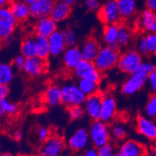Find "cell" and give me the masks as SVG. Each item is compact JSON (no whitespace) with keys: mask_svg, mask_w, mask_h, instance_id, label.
Returning <instances> with one entry per match:
<instances>
[{"mask_svg":"<svg viewBox=\"0 0 156 156\" xmlns=\"http://www.w3.org/2000/svg\"><path fill=\"white\" fill-rule=\"evenodd\" d=\"M80 48L83 59L94 62L101 48V46L97 39L93 37H90L83 42Z\"/></svg>","mask_w":156,"mask_h":156,"instance_id":"cell-22","label":"cell"},{"mask_svg":"<svg viewBox=\"0 0 156 156\" xmlns=\"http://www.w3.org/2000/svg\"><path fill=\"white\" fill-rule=\"evenodd\" d=\"M48 40L51 56L57 57L62 55L67 48L64 39L63 31L62 30H55L53 34H51L48 37Z\"/></svg>","mask_w":156,"mask_h":156,"instance_id":"cell-16","label":"cell"},{"mask_svg":"<svg viewBox=\"0 0 156 156\" xmlns=\"http://www.w3.org/2000/svg\"><path fill=\"white\" fill-rule=\"evenodd\" d=\"M136 25L147 33H156V12L148 9H144L137 18Z\"/></svg>","mask_w":156,"mask_h":156,"instance_id":"cell-17","label":"cell"},{"mask_svg":"<svg viewBox=\"0 0 156 156\" xmlns=\"http://www.w3.org/2000/svg\"><path fill=\"white\" fill-rule=\"evenodd\" d=\"M83 156H98V148L93 147H88V148L85 149L83 151Z\"/></svg>","mask_w":156,"mask_h":156,"instance_id":"cell-47","label":"cell"},{"mask_svg":"<svg viewBox=\"0 0 156 156\" xmlns=\"http://www.w3.org/2000/svg\"><path fill=\"white\" fill-rule=\"evenodd\" d=\"M26 59L27 58H25L22 54L17 55L12 59V66H13L14 69H18V70H23V66L25 65V62H26Z\"/></svg>","mask_w":156,"mask_h":156,"instance_id":"cell-42","label":"cell"},{"mask_svg":"<svg viewBox=\"0 0 156 156\" xmlns=\"http://www.w3.org/2000/svg\"><path fill=\"white\" fill-rule=\"evenodd\" d=\"M18 21L11 12L9 5L0 7V27L13 32Z\"/></svg>","mask_w":156,"mask_h":156,"instance_id":"cell-25","label":"cell"},{"mask_svg":"<svg viewBox=\"0 0 156 156\" xmlns=\"http://www.w3.org/2000/svg\"><path fill=\"white\" fill-rule=\"evenodd\" d=\"M136 129L140 135L149 140H156V120L145 115L137 116Z\"/></svg>","mask_w":156,"mask_h":156,"instance_id":"cell-9","label":"cell"},{"mask_svg":"<svg viewBox=\"0 0 156 156\" xmlns=\"http://www.w3.org/2000/svg\"><path fill=\"white\" fill-rule=\"evenodd\" d=\"M118 33H119V25L118 24L105 25V27L103 29L102 33V39L105 45L119 48Z\"/></svg>","mask_w":156,"mask_h":156,"instance_id":"cell-26","label":"cell"},{"mask_svg":"<svg viewBox=\"0 0 156 156\" xmlns=\"http://www.w3.org/2000/svg\"><path fill=\"white\" fill-rule=\"evenodd\" d=\"M43 101L49 107H55L62 104V91L61 87L51 83L45 88L43 94Z\"/></svg>","mask_w":156,"mask_h":156,"instance_id":"cell-20","label":"cell"},{"mask_svg":"<svg viewBox=\"0 0 156 156\" xmlns=\"http://www.w3.org/2000/svg\"><path fill=\"white\" fill-rule=\"evenodd\" d=\"M0 102L2 104V108H3L4 111H5L6 115H15L18 112V109H19L18 105H16V103L11 101L10 100L5 98V99L2 100Z\"/></svg>","mask_w":156,"mask_h":156,"instance_id":"cell-37","label":"cell"},{"mask_svg":"<svg viewBox=\"0 0 156 156\" xmlns=\"http://www.w3.org/2000/svg\"><path fill=\"white\" fill-rule=\"evenodd\" d=\"M0 156H16V155H13V154H11V153L5 152V153H0Z\"/></svg>","mask_w":156,"mask_h":156,"instance_id":"cell-54","label":"cell"},{"mask_svg":"<svg viewBox=\"0 0 156 156\" xmlns=\"http://www.w3.org/2000/svg\"><path fill=\"white\" fill-rule=\"evenodd\" d=\"M48 69L47 60L37 56L27 58L23 66V72L30 77H37L44 74Z\"/></svg>","mask_w":156,"mask_h":156,"instance_id":"cell-11","label":"cell"},{"mask_svg":"<svg viewBox=\"0 0 156 156\" xmlns=\"http://www.w3.org/2000/svg\"><path fill=\"white\" fill-rule=\"evenodd\" d=\"M55 2V0H36L30 4V17L37 20L43 17L50 16Z\"/></svg>","mask_w":156,"mask_h":156,"instance_id":"cell-12","label":"cell"},{"mask_svg":"<svg viewBox=\"0 0 156 156\" xmlns=\"http://www.w3.org/2000/svg\"><path fill=\"white\" fill-rule=\"evenodd\" d=\"M20 53L26 58L36 56L35 37L27 36L23 39L20 44Z\"/></svg>","mask_w":156,"mask_h":156,"instance_id":"cell-28","label":"cell"},{"mask_svg":"<svg viewBox=\"0 0 156 156\" xmlns=\"http://www.w3.org/2000/svg\"><path fill=\"white\" fill-rule=\"evenodd\" d=\"M148 54L156 56V33H147L145 35Z\"/></svg>","mask_w":156,"mask_h":156,"instance_id":"cell-38","label":"cell"},{"mask_svg":"<svg viewBox=\"0 0 156 156\" xmlns=\"http://www.w3.org/2000/svg\"><path fill=\"white\" fill-rule=\"evenodd\" d=\"M9 7L18 22H23L30 17V5L23 0H11Z\"/></svg>","mask_w":156,"mask_h":156,"instance_id":"cell-21","label":"cell"},{"mask_svg":"<svg viewBox=\"0 0 156 156\" xmlns=\"http://www.w3.org/2000/svg\"><path fill=\"white\" fill-rule=\"evenodd\" d=\"M136 49L143 55H149L148 54V50H147V41L145 39V35L141 36L137 39L136 43Z\"/></svg>","mask_w":156,"mask_h":156,"instance_id":"cell-41","label":"cell"},{"mask_svg":"<svg viewBox=\"0 0 156 156\" xmlns=\"http://www.w3.org/2000/svg\"><path fill=\"white\" fill-rule=\"evenodd\" d=\"M23 1H24L25 2H27V3H28L29 5H30V4H31L32 2H35L36 0H23Z\"/></svg>","mask_w":156,"mask_h":156,"instance_id":"cell-55","label":"cell"},{"mask_svg":"<svg viewBox=\"0 0 156 156\" xmlns=\"http://www.w3.org/2000/svg\"><path fill=\"white\" fill-rule=\"evenodd\" d=\"M62 91V104L67 108L76 105H83L87 96L83 94L73 83H66L61 87Z\"/></svg>","mask_w":156,"mask_h":156,"instance_id":"cell-4","label":"cell"},{"mask_svg":"<svg viewBox=\"0 0 156 156\" xmlns=\"http://www.w3.org/2000/svg\"><path fill=\"white\" fill-rule=\"evenodd\" d=\"M117 114V102L115 98L110 94H103L100 119L103 122H112Z\"/></svg>","mask_w":156,"mask_h":156,"instance_id":"cell-13","label":"cell"},{"mask_svg":"<svg viewBox=\"0 0 156 156\" xmlns=\"http://www.w3.org/2000/svg\"><path fill=\"white\" fill-rule=\"evenodd\" d=\"M65 147L66 144L63 139L58 135H53L43 143L41 151L47 156H60Z\"/></svg>","mask_w":156,"mask_h":156,"instance_id":"cell-15","label":"cell"},{"mask_svg":"<svg viewBox=\"0 0 156 156\" xmlns=\"http://www.w3.org/2000/svg\"><path fill=\"white\" fill-rule=\"evenodd\" d=\"M5 115H6V114H5V111H4L3 108H2V104L0 102V119H2V118H3Z\"/></svg>","mask_w":156,"mask_h":156,"instance_id":"cell-52","label":"cell"},{"mask_svg":"<svg viewBox=\"0 0 156 156\" xmlns=\"http://www.w3.org/2000/svg\"><path fill=\"white\" fill-rule=\"evenodd\" d=\"M122 20H129L136 14L137 0H115Z\"/></svg>","mask_w":156,"mask_h":156,"instance_id":"cell-23","label":"cell"},{"mask_svg":"<svg viewBox=\"0 0 156 156\" xmlns=\"http://www.w3.org/2000/svg\"><path fill=\"white\" fill-rule=\"evenodd\" d=\"M36 56L47 60L50 56V48L48 37L36 35Z\"/></svg>","mask_w":156,"mask_h":156,"instance_id":"cell-27","label":"cell"},{"mask_svg":"<svg viewBox=\"0 0 156 156\" xmlns=\"http://www.w3.org/2000/svg\"><path fill=\"white\" fill-rule=\"evenodd\" d=\"M90 143L96 148L101 147L104 144L110 142V128L107 122H103L101 119L94 120L88 130Z\"/></svg>","mask_w":156,"mask_h":156,"instance_id":"cell-3","label":"cell"},{"mask_svg":"<svg viewBox=\"0 0 156 156\" xmlns=\"http://www.w3.org/2000/svg\"><path fill=\"white\" fill-rule=\"evenodd\" d=\"M116 153V147L112 142H108L98 148V156H115Z\"/></svg>","mask_w":156,"mask_h":156,"instance_id":"cell-35","label":"cell"},{"mask_svg":"<svg viewBox=\"0 0 156 156\" xmlns=\"http://www.w3.org/2000/svg\"><path fill=\"white\" fill-rule=\"evenodd\" d=\"M144 115L156 119V94H152L147 99L144 106Z\"/></svg>","mask_w":156,"mask_h":156,"instance_id":"cell-33","label":"cell"},{"mask_svg":"<svg viewBox=\"0 0 156 156\" xmlns=\"http://www.w3.org/2000/svg\"><path fill=\"white\" fill-rule=\"evenodd\" d=\"M115 156H121V154H119V152H117L116 153V154H115Z\"/></svg>","mask_w":156,"mask_h":156,"instance_id":"cell-57","label":"cell"},{"mask_svg":"<svg viewBox=\"0 0 156 156\" xmlns=\"http://www.w3.org/2000/svg\"><path fill=\"white\" fill-rule=\"evenodd\" d=\"M147 75L136 70L135 73L129 74L127 79L123 82L121 87V91L126 96H130L139 92L147 83Z\"/></svg>","mask_w":156,"mask_h":156,"instance_id":"cell-5","label":"cell"},{"mask_svg":"<svg viewBox=\"0 0 156 156\" xmlns=\"http://www.w3.org/2000/svg\"><path fill=\"white\" fill-rule=\"evenodd\" d=\"M111 139L115 141H122L126 138L127 132L125 125L122 122H115L110 128Z\"/></svg>","mask_w":156,"mask_h":156,"instance_id":"cell-31","label":"cell"},{"mask_svg":"<svg viewBox=\"0 0 156 156\" xmlns=\"http://www.w3.org/2000/svg\"><path fill=\"white\" fill-rule=\"evenodd\" d=\"M150 155L151 156H156V147H152L150 151Z\"/></svg>","mask_w":156,"mask_h":156,"instance_id":"cell-53","label":"cell"},{"mask_svg":"<svg viewBox=\"0 0 156 156\" xmlns=\"http://www.w3.org/2000/svg\"><path fill=\"white\" fill-rule=\"evenodd\" d=\"M63 35L65 41H66V46L73 47L76 46L78 38L76 32L71 28H66L63 30Z\"/></svg>","mask_w":156,"mask_h":156,"instance_id":"cell-34","label":"cell"},{"mask_svg":"<svg viewBox=\"0 0 156 156\" xmlns=\"http://www.w3.org/2000/svg\"><path fill=\"white\" fill-rule=\"evenodd\" d=\"M119 56V48L105 45L101 47L94 63L101 73H104L117 66Z\"/></svg>","mask_w":156,"mask_h":156,"instance_id":"cell-1","label":"cell"},{"mask_svg":"<svg viewBox=\"0 0 156 156\" xmlns=\"http://www.w3.org/2000/svg\"><path fill=\"white\" fill-rule=\"evenodd\" d=\"M85 113L83 105H76V106L68 108V114L71 120H78L83 118Z\"/></svg>","mask_w":156,"mask_h":156,"instance_id":"cell-36","label":"cell"},{"mask_svg":"<svg viewBox=\"0 0 156 156\" xmlns=\"http://www.w3.org/2000/svg\"><path fill=\"white\" fill-rule=\"evenodd\" d=\"M147 83L152 94H156V69L147 76Z\"/></svg>","mask_w":156,"mask_h":156,"instance_id":"cell-43","label":"cell"},{"mask_svg":"<svg viewBox=\"0 0 156 156\" xmlns=\"http://www.w3.org/2000/svg\"><path fill=\"white\" fill-rule=\"evenodd\" d=\"M14 78V68L6 62H0V84L9 85Z\"/></svg>","mask_w":156,"mask_h":156,"instance_id":"cell-29","label":"cell"},{"mask_svg":"<svg viewBox=\"0 0 156 156\" xmlns=\"http://www.w3.org/2000/svg\"><path fill=\"white\" fill-rule=\"evenodd\" d=\"M84 5L88 10L96 12L100 9V3L98 0H84Z\"/></svg>","mask_w":156,"mask_h":156,"instance_id":"cell-44","label":"cell"},{"mask_svg":"<svg viewBox=\"0 0 156 156\" xmlns=\"http://www.w3.org/2000/svg\"><path fill=\"white\" fill-rule=\"evenodd\" d=\"M102 98L103 94L98 92L91 95L87 96L85 101L83 102V107L85 113L93 121L100 119Z\"/></svg>","mask_w":156,"mask_h":156,"instance_id":"cell-10","label":"cell"},{"mask_svg":"<svg viewBox=\"0 0 156 156\" xmlns=\"http://www.w3.org/2000/svg\"><path fill=\"white\" fill-rule=\"evenodd\" d=\"M98 84L99 83L88 79H79L77 83L78 87H80L82 92L86 96L91 95L98 92Z\"/></svg>","mask_w":156,"mask_h":156,"instance_id":"cell-30","label":"cell"},{"mask_svg":"<svg viewBox=\"0 0 156 156\" xmlns=\"http://www.w3.org/2000/svg\"><path fill=\"white\" fill-rule=\"evenodd\" d=\"M146 9L156 12V0H144Z\"/></svg>","mask_w":156,"mask_h":156,"instance_id":"cell-48","label":"cell"},{"mask_svg":"<svg viewBox=\"0 0 156 156\" xmlns=\"http://www.w3.org/2000/svg\"><path fill=\"white\" fill-rule=\"evenodd\" d=\"M143 62L141 54L136 49H128L120 53L117 67L126 74L135 73Z\"/></svg>","mask_w":156,"mask_h":156,"instance_id":"cell-2","label":"cell"},{"mask_svg":"<svg viewBox=\"0 0 156 156\" xmlns=\"http://www.w3.org/2000/svg\"><path fill=\"white\" fill-rule=\"evenodd\" d=\"M131 31L125 25H119V33H118V45L119 47L128 46L131 41Z\"/></svg>","mask_w":156,"mask_h":156,"instance_id":"cell-32","label":"cell"},{"mask_svg":"<svg viewBox=\"0 0 156 156\" xmlns=\"http://www.w3.org/2000/svg\"><path fill=\"white\" fill-rule=\"evenodd\" d=\"M10 2H11V0H0V7L9 5V4L10 3Z\"/></svg>","mask_w":156,"mask_h":156,"instance_id":"cell-51","label":"cell"},{"mask_svg":"<svg viewBox=\"0 0 156 156\" xmlns=\"http://www.w3.org/2000/svg\"><path fill=\"white\" fill-rule=\"evenodd\" d=\"M35 156H47V155H45V154H42V153H40V154H37V155H35Z\"/></svg>","mask_w":156,"mask_h":156,"instance_id":"cell-56","label":"cell"},{"mask_svg":"<svg viewBox=\"0 0 156 156\" xmlns=\"http://www.w3.org/2000/svg\"><path fill=\"white\" fill-rule=\"evenodd\" d=\"M36 134L38 141L44 143L51 136V130L47 126H40L37 129Z\"/></svg>","mask_w":156,"mask_h":156,"instance_id":"cell-39","label":"cell"},{"mask_svg":"<svg viewBox=\"0 0 156 156\" xmlns=\"http://www.w3.org/2000/svg\"><path fill=\"white\" fill-rule=\"evenodd\" d=\"M121 156H147V150L137 140L129 139L123 141L118 149Z\"/></svg>","mask_w":156,"mask_h":156,"instance_id":"cell-14","label":"cell"},{"mask_svg":"<svg viewBox=\"0 0 156 156\" xmlns=\"http://www.w3.org/2000/svg\"><path fill=\"white\" fill-rule=\"evenodd\" d=\"M13 137H14L15 140L16 141H20L21 140L22 138H23V133L20 129H16V131L13 133Z\"/></svg>","mask_w":156,"mask_h":156,"instance_id":"cell-49","label":"cell"},{"mask_svg":"<svg viewBox=\"0 0 156 156\" xmlns=\"http://www.w3.org/2000/svg\"><path fill=\"white\" fill-rule=\"evenodd\" d=\"M74 73L79 79H88L99 83L101 79V73L98 70L94 62L82 59L81 62L78 64Z\"/></svg>","mask_w":156,"mask_h":156,"instance_id":"cell-8","label":"cell"},{"mask_svg":"<svg viewBox=\"0 0 156 156\" xmlns=\"http://www.w3.org/2000/svg\"><path fill=\"white\" fill-rule=\"evenodd\" d=\"M58 1L64 2V3L68 4V5H71V6H72L73 5H74L76 2V0H58Z\"/></svg>","mask_w":156,"mask_h":156,"instance_id":"cell-50","label":"cell"},{"mask_svg":"<svg viewBox=\"0 0 156 156\" xmlns=\"http://www.w3.org/2000/svg\"><path fill=\"white\" fill-rule=\"evenodd\" d=\"M82 59L80 48L77 46L67 47L62 54V63L69 70H74Z\"/></svg>","mask_w":156,"mask_h":156,"instance_id":"cell-18","label":"cell"},{"mask_svg":"<svg viewBox=\"0 0 156 156\" xmlns=\"http://www.w3.org/2000/svg\"><path fill=\"white\" fill-rule=\"evenodd\" d=\"M12 32L10 30L0 27V41H3L6 37L12 35Z\"/></svg>","mask_w":156,"mask_h":156,"instance_id":"cell-46","label":"cell"},{"mask_svg":"<svg viewBox=\"0 0 156 156\" xmlns=\"http://www.w3.org/2000/svg\"><path fill=\"white\" fill-rule=\"evenodd\" d=\"M90 143L89 133L85 128H78L68 139L67 144L71 151L75 152L84 151Z\"/></svg>","mask_w":156,"mask_h":156,"instance_id":"cell-7","label":"cell"},{"mask_svg":"<svg viewBox=\"0 0 156 156\" xmlns=\"http://www.w3.org/2000/svg\"><path fill=\"white\" fill-rule=\"evenodd\" d=\"M57 22L51 16H46L37 20L34 26L36 35L48 37L51 34L57 30Z\"/></svg>","mask_w":156,"mask_h":156,"instance_id":"cell-19","label":"cell"},{"mask_svg":"<svg viewBox=\"0 0 156 156\" xmlns=\"http://www.w3.org/2000/svg\"><path fill=\"white\" fill-rule=\"evenodd\" d=\"M98 12L99 20L105 25L118 24L122 20L115 0H107Z\"/></svg>","mask_w":156,"mask_h":156,"instance_id":"cell-6","label":"cell"},{"mask_svg":"<svg viewBox=\"0 0 156 156\" xmlns=\"http://www.w3.org/2000/svg\"><path fill=\"white\" fill-rule=\"evenodd\" d=\"M9 92H10V89H9V85L0 84V101L7 98Z\"/></svg>","mask_w":156,"mask_h":156,"instance_id":"cell-45","label":"cell"},{"mask_svg":"<svg viewBox=\"0 0 156 156\" xmlns=\"http://www.w3.org/2000/svg\"><path fill=\"white\" fill-rule=\"evenodd\" d=\"M154 69H156V65L154 62H151V61H143L142 63L140 64V66H139L137 71H140L141 73L148 76Z\"/></svg>","mask_w":156,"mask_h":156,"instance_id":"cell-40","label":"cell"},{"mask_svg":"<svg viewBox=\"0 0 156 156\" xmlns=\"http://www.w3.org/2000/svg\"><path fill=\"white\" fill-rule=\"evenodd\" d=\"M71 12H72L71 5L60 2V1H58V2H55V5H54L50 16L55 22L60 23L69 17Z\"/></svg>","mask_w":156,"mask_h":156,"instance_id":"cell-24","label":"cell"}]
</instances>
